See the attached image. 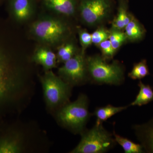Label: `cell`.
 Segmentation results:
<instances>
[{
    "mask_svg": "<svg viewBox=\"0 0 153 153\" xmlns=\"http://www.w3.org/2000/svg\"><path fill=\"white\" fill-rule=\"evenodd\" d=\"M89 100L84 94H79L73 102H68L62 107L57 114V118L63 126L74 134H81L91 117L93 115L88 110Z\"/></svg>",
    "mask_w": 153,
    "mask_h": 153,
    "instance_id": "7a4b0ae2",
    "label": "cell"
},
{
    "mask_svg": "<svg viewBox=\"0 0 153 153\" xmlns=\"http://www.w3.org/2000/svg\"><path fill=\"white\" fill-rule=\"evenodd\" d=\"M44 3L47 8L65 16H72L76 10L75 0H45Z\"/></svg>",
    "mask_w": 153,
    "mask_h": 153,
    "instance_id": "7c38bea8",
    "label": "cell"
},
{
    "mask_svg": "<svg viewBox=\"0 0 153 153\" xmlns=\"http://www.w3.org/2000/svg\"><path fill=\"white\" fill-rule=\"evenodd\" d=\"M128 14L125 3L123 1L120 3L117 16L113 22L112 29L121 30L125 28L131 19Z\"/></svg>",
    "mask_w": 153,
    "mask_h": 153,
    "instance_id": "e0dca14e",
    "label": "cell"
},
{
    "mask_svg": "<svg viewBox=\"0 0 153 153\" xmlns=\"http://www.w3.org/2000/svg\"><path fill=\"white\" fill-rule=\"evenodd\" d=\"M2 35L0 34V119L10 111L22 85L16 58Z\"/></svg>",
    "mask_w": 153,
    "mask_h": 153,
    "instance_id": "6da1fadb",
    "label": "cell"
},
{
    "mask_svg": "<svg viewBox=\"0 0 153 153\" xmlns=\"http://www.w3.org/2000/svg\"><path fill=\"white\" fill-rule=\"evenodd\" d=\"M103 123L96 122L92 128L81 134V139L71 153H104L116 145L112 133L105 128Z\"/></svg>",
    "mask_w": 153,
    "mask_h": 153,
    "instance_id": "3957f363",
    "label": "cell"
},
{
    "mask_svg": "<svg viewBox=\"0 0 153 153\" xmlns=\"http://www.w3.org/2000/svg\"><path fill=\"white\" fill-rule=\"evenodd\" d=\"M98 45L101 49L104 60L111 59L114 56L116 51L113 48L109 39L102 41Z\"/></svg>",
    "mask_w": 153,
    "mask_h": 153,
    "instance_id": "44dd1931",
    "label": "cell"
},
{
    "mask_svg": "<svg viewBox=\"0 0 153 153\" xmlns=\"http://www.w3.org/2000/svg\"><path fill=\"white\" fill-rule=\"evenodd\" d=\"M31 32L42 43L55 45L65 38L68 33V27L60 19L47 16L34 22L31 27Z\"/></svg>",
    "mask_w": 153,
    "mask_h": 153,
    "instance_id": "8992f818",
    "label": "cell"
},
{
    "mask_svg": "<svg viewBox=\"0 0 153 153\" xmlns=\"http://www.w3.org/2000/svg\"><path fill=\"white\" fill-rule=\"evenodd\" d=\"M108 39L113 48L116 51L121 47L123 43L127 39L125 33L121 32L120 30L112 29L110 32Z\"/></svg>",
    "mask_w": 153,
    "mask_h": 153,
    "instance_id": "ffe728a7",
    "label": "cell"
},
{
    "mask_svg": "<svg viewBox=\"0 0 153 153\" xmlns=\"http://www.w3.org/2000/svg\"><path fill=\"white\" fill-rule=\"evenodd\" d=\"M140 88L139 93L133 102L129 106H141L153 101V90L150 85L145 84L140 80L138 84Z\"/></svg>",
    "mask_w": 153,
    "mask_h": 153,
    "instance_id": "5bb4252c",
    "label": "cell"
},
{
    "mask_svg": "<svg viewBox=\"0 0 153 153\" xmlns=\"http://www.w3.org/2000/svg\"><path fill=\"white\" fill-rule=\"evenodd\" d=\"M132 128L145 152L153 153V117L146 123L135 125Z\"/></svg>",
    "mask_w": 153,
    "mask_h": 153,
    "instance_id": "30bf717a",
    "label": "cell"
},
{
    "mask_svg": "<svg viewBox=\"0 0 153 153\" xmlns=\"http://www.w3.org/2000/svg\"><path fill=\"white\" fill-rule=\"evenodd\" d=\"M109 33H108L105 29L100 28L92 33L91 35L92 43L99 45L102 41L108 39Z\"/></svg>",
    "mask_w": 153,
    "mask_h": 153,
    "instance_id": "7402d4cb",
    "label": "cell"
},
{
    "mask_svg": "<svg viewBox=\"0 0 153 153\" xmlns=\"http://www.w3.org/2000/svg\"><path fill=\"white\" fill-rule=\"evenodd\" d=\"M117 143L120 145L125 153H144L145 151L140 144L136 143L127 138L118 134L114 131L113 133Z\"/></svg>",
    "mask_w": 153,
    "mask_h": 153,
    "instance_id": "9a60e30c",
    "label": "cell"
},
{
    "mask_svg": "<svg viewBox=\"0 0 153 153\" xmlns=\"http://www.w3.org/2000/svg\"><path fill=\"white\" fill-rule=\"evenodd\" d=\"M8 8L11 18L18 23L27 22L34 14L33 0H9Z\"/></svg>",
    "mask_w": 153,
    "mask_h": 153,
    "instance_id": "9c48e42d",
    "label": "cell"
},
{
    "mask_svg": "<svg viewBox=\"0 0 153 153\" xmlns=\"http://www.w3.org/2000/svg\"><path fill=\"white\" fill-rule=\"evenodd\" d=\"M129 105L123 106H114L108 104L106 106L97 107L92 114L97 118V121L103 123L106 121L117 114L125 110Z\"/></svg>",
    "mask_w": 153,
    "mask_h": 153,
    "instance_id": "4fadbf2b",
    "label": "cell"
},
{
    "mask_svg": "<svg viewBox=\"0 0 153 153\" xmlns=\"http://www.w3.org/2000/svg\"><path fill=\"white\" fill-rule=\"evenodd\" d=\"M110 9L108 0H82L79 7L82 20L90 25L98 24L103 20Z\"/></svg>",
    "mask_w": 153,
    "mask_h": 153,
    "instance_id": "ba28073f",
    "label": "cell"
},
{
    "mask_svg": "<svg viewBox=\"0 0 153 153\" xmlns=\"http://www.w3.org/2000/svg\"><path fill=\"white\" fill-rule=\"evenodd\" d=\"M60 77L72 87L85 84L88 80L86 60L84 53L75 54L58 70Z\"/></svg>",
    "mask_w": 153,
    "mask_h": 153,
    "instance_id": "52a82bcc",
    "label": "cell"
},
{
    "mask_svg": "<svg viewBox=\"0 0 153 153\" xmlns=\"http://www.w3.org/2000/svg\"><path fill=\"white\" fill-rule=\"evenodd\" d=\"M79 38L82 46V53H84L85 49L92 43L91 34L85 30H81L79 32Z\"/></svg>",
    "mask_w": 153,
    "mask_h": 153,
    "instance_id": "603a6c76",
    "label": "cell"
},
{
    "mask_svg": "<svg viewBox=\"0 0 153 153\" xmlns=\"http://www.w3.org/2000/svg\"><path fill=\"white\" fill-rule=\"evenodd\" d=\"M125 34L127 39L131 41H137L140 40L143 38L145 30L138 22L131 18L130 22L126 26Z\"/></svg>",
    "mask_w": 153,
    "mask_h": 153,
    "instance_id": "2e32d148",
    "label": "cell"
},
{
    "mask_svg": "<svg viewBox=\"0 0 153 153\" xmlns=\"http://www.w3.org/2000/svg\"><path fill=\"white\" fill-rule=\"evenodd\" d=\"M75 47L72 43H68L61 46L58 49L57 58L59 62L64 63L73 57L75 53Z\"/></svg>",
    "mask_w": 153,
    "mask_h": 153,
    "instance_id": "d6986e66",
    "label": "cell"
},
{
    "mask_svg": "<svg viewBox=\"0 0 153 153\" xmlns=\"http://www.w3.org/2000/svg\"><path fill=\"white\" fill-rule=\"evenodd\" d=\"M33 60L43 66L46 71L56 66L57 56L51 49L45 47H41L37 49L33 55Z\"/></svg>",
    "mask_w": 153,
    "mask_h": 153,
    "instance_id": "8fae6325",
    "label": "cell"
},
{
    "mask_svg": "<svg viewBox=\"0 0 153 153\" xmlns=\"http://www.w3.org/2000/svg\"><path fill=\"white\" fill-rule=\"evenodd\" d=\"M44 98L50 109L62 107L69 102L72 86L57 76L52 71L40 76Z\"/></svg>",
    "mask_w": 153,
    "mask_h": 153,
    "instance_id": "5b68a950",
    "label": "cell"
},
{
    "mask_svg": "<svg viewBox=\"0 0 153 153\" xmlns=\"http://www.w3.org/2000/svg\"><path fill=\"white\" fill-rule=\"evenodd\" d=\"M86 60L88 72L92 83L114 85H120L123 83V68L117 61L109 64L99 56L89 57Z\"/></svg>",
    "mask_w": 153,
    "mask_h": 153,
    "instance_id": "277c9868",
    "label": "cell"
},
{
    "mask_svg": "<svg viewBox=\"0 0 153 153\" xmlns=\"http://www.w3.org/2000/svg\"><path fill=\"white\" fill-rule=\"evenodd\" d=\"M149 74L146 60H143L134 65L131 71L128 73V76L134 80H140Z\"/></svg>",
    "mask_w": 153,
    "mask_h": 153,
    "instance_id": "ac0fdd59",
    "label": "cell"
}]
</instances>
